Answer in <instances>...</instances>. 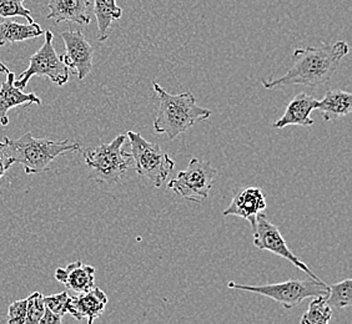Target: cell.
<instances>
[{
  "label": "cell",
  "instance_id": "obj_1",
  "mask_svg": "<svg viewBox=\"0 0 352 324\" xmlns=\"http://www.w3.org/2000/svg\"><path fill=\"white\" fill-rule=\"evenodd\" d=\"M346 41H336L322 47H307L296 49L292 54L290 70L275 80H265V89L283 88L292 85H304L318 88L330 80L339 68L340 61L349 54Z\"/></svg>",
  "mask_w": 352,
  "mask_h": 324
},
{
  "label": "cell",
  "instance_id": "obj_2",
  "mask_svg": "<svg viewBox=\"0 0 352 324\" xmlns=\"http://www.w3.org/2000/svg\"><path fill=\"white\" fill-rule=\"evenodd\" d=\"M153 88L159 99V110L154 121L157 134L168 135L170 140L186 132L197 121H203L212 115L209 108H200L192 93L171 95L153 81Z\"/></svg>",
  "mask_w": 352,
  "mask_h": 324
},
{
  "label": "cell",
  "instance_id": "obj_3",
  "mask_svg": "<svg viewBox=\"0 0 352 324\" xmlns=\"http://www.w3.org/2000/svg\"><path fill=\"white\" fill-rule=\"evenodd\" d=\"M9 154L14 162L23 165L27 175H38L47 172L52 162L65 152L80 151V143L63 140L53 141L49 139H36L32 132H27L19 139L4 137Z\"/></svg>",
  "mask_w": 352,
  "mask_h": 324
},
{
  "label": "cell",
  "instance_id": "obj_4",
  "mask_svg": "<svg viewBox=\"0 0 352 324\" xmlns=\"http://www.w3.org/2000/svg\"><path fill=\"white\" fill-rule=\"evenodd\" d=\"M125 139L126 135H118L109 143L82 151L93 181L113 185L122 180L133 161L131 155L122 150Z\"/></svg>",
  "mask_w": 352,
  "mask_h": 324
},
{
  "label": "cell",
  "instance_id": "obj_5",
  "mask_svg": "<svg viewBox=\"0 0 352 324\" xmlns=\"http://www.w3.org/2000/svg\"><path fill=\"white\" fill-rule=\"evenodd\" d=\"M228 287L232 290L254 292L264 297L271 298L275 302L283 304L286 310L298 307L306 298L327 296L329 293V284L322 282V279H315L312 277L307 279H290L283 284L266 286H248L229 282Z\"/></svg>",
  "mask_w": 352,
  "mask_h": 324
},
{
  "label": "cell",
  "instance_id": "obj_6",
  "mask_svg": "<svg viewBox=\"0 0 352 324\" xmlns=\"http://www.w3.org/2000/svg\"><path fill=\"white\" fill-rule=\"evenodd\" d=\"M131 157L135 162L136 172L145 177L155 187H160L174 170L175 162L156 143L148 141L140 134L128 131Z\"/></svg>",
  "mask_w": 352,
  "mask_h": 324
},
{
  "label": "cell",
  "instance_id": "obj_7",
  "mask_svg": "<svg viewBox=\"0 0 352 324\" xmlns=\"http://www.w3.org/2000/svg\"><path fill=\"white\" fill-rule=\"evenodd\" d=\"M217 175V169L211 162L194 157L190 160L188 169L180 171L170 181L168 189L191 202L201 203L209 197Z\"/></svg>",
  "mask_w": 352,
  "mask_h": 324
},
{
  "label": "cell",
  "instance_id": "obj_8",
  "mask_svg": "<svg viewBox=\"0 0 352 324\" xmlns=\"http://www.w3.org/2000/svg\"><path fill=\"white\" fill-rule=\"evenodd\" d=\"M44 34L45 40L43 47L30 56L27 70L21 73L19 79H15V86L21 90L27 86L29 80L35 75L44 76L59 86L65 85L69 81V68L64 64L61 55L56 54L53 45L54 35L50 30L44 32Z\"/></svg>",
  "mask_w": 352,
  "mask_h": 324
},
{
  "label": "cell",
  "instance_id": "obj_9",
  "mask_svg": "<svg viewBox=\"0 0 352 324\" xmlns=\"http://www.w3.org/2000/svg\"><path fill=\"white\" fill-rule=\"evenodd\" d=\"M251 229H252V243L255 247H258V250L269 251L276 256L286 258L294 266H296L298 270H304L307 273V276L320 279L301 259H298V257L292 253L280 230L267 217L263 215V212H260L256 216L255 224Z\"/></svg>",
  "mask_w": 352,
  "mask_h": 324
},
{
  "label": "cell",
  "instance_id": "obj_10",
  "mask_svg": "<svg viewBox=\"0 0 352 324\" xmlns=\"http://www.w3.org/2000/svg\"><path fill=\"white\" fill-rule=\"evenodd\" d=\"M65 53L61 55L64 64L74 71L79 80H84L93 70L94 49L82 30H67L61 33Z\"/></svg>",
  "mask_w": 352,
  "mask_h": 324
},
{
  "label": "cell",
  "instance_id": "obj_11",
  "mask_svg": "<svg viewBox=\"0 0 352 324\" xmlns=\"http://www.w3.org/2000/svg\"><path fill=\"white\" fill-rule=\"evenodd\" d=\"M266 209L264 192L260 187H249L241 189L228 209L223 211V216H237L250 222L251 227L255 224L256 216Z\"/></svg>",
  "mask_w": 352,
  "mask_h": 324
},
{
  "label": "cell",
  "instance_id": "obj_12",
  "mask_svg": "<svg viewBox=\"0 0 352 324\" xmlns=\"http://www.w3.org/2000/svg\"><path fill=\"white\" fill-rule=\"evenodd\" d=\"M93 0H49L47 19H53L56 24L64 21L79 25L90 24V10Z\"/></svg>",
  "mask_w": 352,
  "mask_h": 324
},
{
  "label": "cell",
  "instance_id": "obj_13",
  "mask_svg": "<svg viewBox=\"0 0 352 324\" xmlns=\"http://www.w3.org/2000/svg\"><path fill=\"white\" fill-rule=\"evenodd\" d=\"M107 304V294L100 288L94 287L85 293H79L76 297H72L68 313L78 321L87 318L88 323L91 324L102 316Z\"/></svg>",
  "mask_w": 352,
  "mask_h": 324
},
{
  "label": "cell",
  "instance_id": "obj_14",
  "mask_svg": "<svg viewBox=\"0 0 352 324\" xmlns=\"http://www.w3.org/2000/svg\"><path fill=\"white\" fill-rule=\"evenodd\" d=\"M35 104L41 105V99L34 93L25 94L23 90L15 86V74L13 71L7 73V80L1 84L0 88V125L7 126L9 124L8 113L10 108H16L19 105Z\"/></svg>",
  "mask_w": 352,
  "mask_h": 324
},
{
  "label": "cell",
  "instance_id": "obj_15",
  "mask_svg": "<svg viewBox=\"0 0 352 324\" xmlns=\"http://www.w3.org/2000/svg\"><path fill=\"white\" fill-rule=\"evenodd\" d=\"M55 279L78 294L85 293L95 287V268L82 261H76L65 268L55 270Z\"/></svg>",
  "mask_w": 352,
  "mask_h": 324
},
{
  "label": "cell",
  "instance_id": "obj_16",
  "mask_svg": "<svg viewBox=\"0 0 352 324\" xmlns=\"http://www.w3.org/2000/svg\"><path fill=\"white\" fill-rule=\"evenodd\" d=\"M318 100L307 94H298L289 102L285 114L281 119L272 125L274 128H283L289 125L296 126H312L314 120L311 115L312 110H316Z\"/></svg>",
  "mask_w": 352,
  "mask_h": 324
},
{
  "label": "cell",
  "instance_id": "obj_17",
  "mask_svg": "<svg viewBox=\"0 0 352 324\" xmlns=\"http://www.w3.org/2000/svg\"><path fill=\"white\" fill-rule=\"evenodd\" d=\"M325 121H332L338 117L350 115L352 111V95L340 89H331L326 91L322 100L316 104Z\"/></svg>",
  "mask_w": 352,
  "mask_h": 324
},
{
  "label": "cell",
  "instance_id": "obj_18",
  "mask_svg": "<svg viewBox=\"0 0 352 324\" xmlns=\"http://www.w3.org/2000/svg\"><path fill=\"white\" fill-rule=\"evenodd\" d=\"M43 34L44 30L35 21L28 24L13 21H0V47L7 44L35 39Z\"/></svg>",
  "mask_w": 352,
  "mask_h": 324
},
{
  "label": "cell",
  "instance_id": "obj_19",
  "mask_svg": "<svg viewBox=\"0 0 352 324\" xmlns=\"http://www.w3.org/2000/svg\"><path fill=\"white\" fill-rule=\"evenodd\" d=\"M91 5L98 21V40L105 41L110 35L113 21L122 18V8L118 7L116 0H93Z\"/></svg>",
  "mask_w": 352,
  "mask_h": 324
},
{
  "label": "cell",
  "instance_id": "obj_20",
  "mask_svg": "<svg viewBox=\"0 0 352 324\" xmlns=\"http://www.w3.org/2000/svg\"><path fill=\"white\" fill-rule=\"evenodd\" d=\"M326 303L333 310H344L352 304V281L345 279L339 284L329 286Z\"/></svg>",
  "mask_w": 352,
  "mask_h": 324
},
{
  "label": "cell",
  "instance_id": "obj_21",
  "mask_svg": "<svg viewBox=\"0 0 352 324\" xmlns=\"http://www.w3.org/2000/svg\"><path fill=\"white\" fill-rule=\"evenodd\" d=\"M332 317V308L326 303V296H318L309 304V310L300 319L301 324H327Z\"/></svg>",
  "mask_w": 352,
  "mask_h": 324
},
{
  "label": "cell",
  "instance_id": "obj_22",
  "mask_svg": "<svg viewBox=\"0 0 352 324\" xmlns=\"http://www.w3.org/2000/svg\"><path fill=\"white\" fill-rule=\"evenodd\" d=\"M23 16L28 23H34L32 12L24 7V0H0V19Z\"/></svg>",
  "mask_w": 352,
  "mask_h": 324
},
{
  "label": "cell",
  "instance_id": "obj_23",
  "mask_svg": "<svg viewBox=\"0 0 352 324\" xmlns=\"http://www.w3.org/2000/svg\"><path fill=\"white\" fill-rule=\"evenodd\" d=\"M45 311L44 296L41 292H34L27 298V318L25 324H39Z\"/></svg>",
  "mask_w": 352,
  "mask_h": 324
},
{
  "label": "cell",
  "instance_id": "obj_24",
  "mask_svg": "<svg viewBox=\"0 0 352 324\" xmlns=\"http://www.w3.org/2000/svg\"><path fill=\"white\" fill-rule=\"evenodd\" d=\"M70 302H72V296H69L68 292H61L58 294L44 297L45 307L61 317H64L68 313Z\"/></svg>",
  "mask_w": 352,
  "mask_h": 324
},
{
  "label": "cell",
  "instance_id": "obj_25",
  "mask_svg": "<svg viewBox=\"0 0 352 324\" xmlns=\"http://www.w3.org/2000/svg\"><path fill=\"white\" fill-rule=\"evenodd\" d=\"M27 318V299L15 301L8 310V323L25 324Z\"/></svg>",
  "mask_w": 352,
  "mask_h": 324
},
{
  "label": "cell",
  "instance_id": "obj_26",
  "mask_svg": "<svg viewBox=\"0 0 352 324\" xmlns=\"http://www.w3.org/2000/svg\"><path fill=\"white\" fill-rule=\"evenodd\" d=\"M14 163L15 162L9 154L7 142L3 139L0 141V178L6 175V172L13 166Z\"/></svg>",
  "mask_w": 352,
  "mask_h": 324
},
{
  "label": "cell",
  "instance_id": "obj_27",
  "mask_svg": "<svg viewBox=\"0 0 352 324\" xmlns=\"http://www.w3.org/2000/svg\"><path fill=\"white\" fill-rule=\"evenodd\" d=\"M61 322H63V317H61V316L55 314L54 312L50 311L47 307H45V311H44V314H43V317H41L39 323L60 324Z\"/></svg>",
  "mask_w": 352,
  "mask_h": 324
},
{
  "label": "cell",
  "instance_id": "obj_28",
  "mask_svg": "<svg viewBox=\"0 0 352 324\" xmlns=\"http://www.w3.org/2000/svg\"><path fill=\"white\" fill-rule=\"evenodd\" d=\"M10 70L7 68V65L3 62V61L0 60V74L1 73H4V74H7V73H9Z\"/></svg>",
  "mask_w": 352,
  "mask_h": 324
}]
</instances>
